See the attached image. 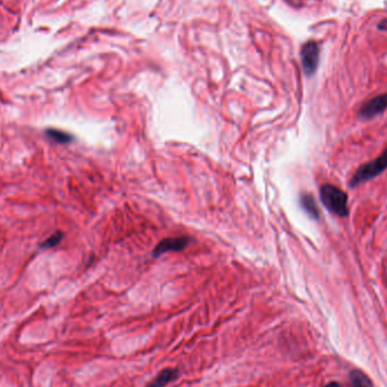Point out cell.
Instances as JSON below:
<instances>
[{
    "label": "cell",
    "instance_id": "11",
    "mask_svg": "<svg viewBox=\"0 0 387 387\" xmlns=\"http://www.w3.org/2000/svg\"><path fill=\"white\" fill-rule=\"evenodd\" d=\"M324 387H340V385H339V383L332 382V383H328V384L325 385Z\"/></svg>",
    "mask_w": 387,
    "mask_h": 387
},
{
    "label": "cell",
    "instance_id": "9",
    "mask_svg": "<svg viewBox=\"0 0 387 387\" xmlns=\"http://www.w3.org/2000/svg\"><path fill=\"white\" fill-rule=\"evenodd\" d=\"M47 135H48V137L54 140V142L62 143V144L69 143L71 138H73L71 137V135L68 134V132L57 130V129H49V130L47 131Z\"/></svg>",
    "mask_w": 387,
    "mask_h": 387
},
{
    "label": "cell",
    "instance_id": "10",
    "mask_svg": "<svg viewBox=\"0 0 387 387\" xmlns=\"http://www.w3.org/2000/svg\"><path fill=\"white\" fill-rule=\"evenodd\" d=\"M63 239V234L60 233V232H57V233H55L54 236H51L50 238L48 239L47 241L44 242L43 244V247H54V246H56V245H58L59 242H60V240H62Z\"/></svg>",
    "mask_w": 387,
    "mask_h": 387
},
{
    "label": "cell",
    "instance_id": "5",
    "mask_svg": "<svg viewBox=\"0 0 387 387\" xmlns=\"http://www.w3.org/2000/svg\"><path fill=\"white\" fill-rule=\"evenodd\" d=\"M189 244V238L187 237H179V238H166L159 244L154 249L153 255L160 256L164 253L169 252H180L187 247Z\"/></svg>",
    "mask_w": 387,
    "mask_h": 387
},
{
    "label": "cell",
    "instance_id": "7",
    "mask_svg": "<svg viewBox=\"0 0 387 387\" xmlns=\"http://www.w3.org/2000/svg\"><path fill=\"white\" fill-rule=\"evenodd\" d=\"M300 203H301V206L303 207V210H305L310 216H313L314 219L318 218L320 213H318L317 205H316V203H315V200L312 196L302 195L301 198H300Z\"/></svg>",
    "mask_w": 387,
    "mask_h": 387
},
{
    "label": "cell",
    "instance_id": "8",
    "mask_svg": "<svg viewBox=\"0 0 387 387\" xmlns=\"http://www.w3.org/2000/svg\"><path fill=\"white\" fill-rule=\"evenodd\" d=\"M351 383L352 387H371L370 382L365 374L359 370L352 371L351 375Z\"/></svg>",
    "mask_w": 387,
    "mask_h": 387
},
{
    "label": "cell",
    "instance_id": "1",
    "mask_svg": "<svg viewBox=\"0 0 387 387\" xmlns=\"http://www.w3.org/2000/svg\"><path fill=\"white\" fill-rule=\"evenodd\" d=\"M321 199L332 213L339 216L348 215V196L340 188L333 185H324L321 188Z\"/></svg>",
    "mask_w": 387,
    "mask_h": 387
},
{
    "label": "cell",
    "instance_id": "6",
    "mask_svg": "<svg viewBox=\"0 0 387 387\" xmlns=\"http://www.w3.org/2000/svg\"><path fill=\"white\" fill-rule=\"evenodd\" d=\"M178 375H179V373H178L177 369H174V368H166V369H163L161 373L147 385V387H164L171 382L176 381L178 378Z\"/></svg>",
    "mask_w": 387,
    "mask_h": 387
},
{
    "label": "cell",
    "instance_id": "2",
    "mask_svg": "<svg viewBox=\"0 0 387 387\" xmlns=\"http://www.w3.org/2000/svg\"><path fill=\"white\" fill-rule=\"evenodd\" d=\"M387 168V150L383 152L381 157L360 166L351 180V186L360 185L365 181L373 179L381 174Z\"/></svg>",
    "mask_w": 387,
    "mask_h": 387
},
{
    "label": "cell",
    "instance_id": "4",
    "mask_svg": "<svg viewBox=\"0 0 387 387\" xmlns=\"http://www.w3.org/2000/svg\"><path fill=\"white\" fill-rule=\"evenodd\" d=\"M387 108V94L375 97L371 100L367 101L359 111L360 118L369 119L382 113Z\"/></svg>",
    "mask_w": 387,
    "mask_h": 387
},
{
    "label": "cell",
    "instance_id": "3",
    "mask_svg": "<svg viewBox=\"0 0 387 387\" xmlns=\"http://www.w3.org/2000/svg\"><path fill=\"white\" fill-rule=\"evenodd\" d=\"M320 59V49L316 42H307L301 49V60L303 70L307 75H313L318 66Z\"/></svg>",
    "mask_w": 387,
    "mask_h": 387
}]
</instances>
